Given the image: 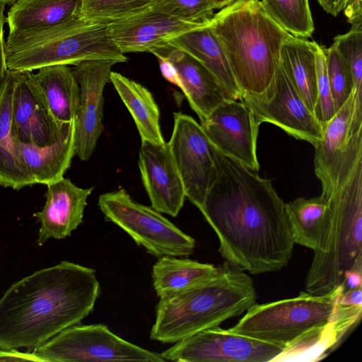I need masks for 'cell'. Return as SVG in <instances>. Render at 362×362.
I'll list each match as a JSON object with an SVG mask.
<instances>
[{
	"mask_svg": "<svg viewBox=\"0 0 362 362\" xmlns=\"http://www.w3.org/2000/svg\"><path fill=\"white\" fill-rule=\"evenodd\" d=\"M344 291L347 289L362 288V272L353 270L346 275L343 284Z\"/></svg>",
	"mask_w": 362,
	"mask_h": 362,
	"instance_id": "7bdbcfd3",
	"label": "cell"
},
{
	"mask_svg": "<svg viewBox=\"0 0 362 362\" xmlns=\"http://www.w3.org/2000/svg\"><path fill=\"white\" fill-rule=\"evenodd\" d=\"M160 50L177 68L181 90L200 121L223 102L232 100L218 79L197 60L174 47Z\"/></svg>",
	"mask_w": 362,
	"mask_h": 362,
	"instance_id": "44dd1931",
	"label": "cell"
},
{
	"mask_svg": "<svg viewBox=\"0 0 362 362\" xmlns=\"http://www.w3.org/2000/svg\"><path fill=\"white\" fill-rule=\"evenodd\" d=\"M150 9L108 24L110 35L123 53L151 52L168 47L174 38L204 25Z\"/></svg>",
	"mask_w": 362,
	"mask_h": 362,
	"instance_id": "e0dca14e",
	"label": "cell"
},
{
	"mask_svg": "<svg viewBox=\"0 0 362 362\" xmlns=\"http://www.w3.org/2000/svg\"><path fill=\"white\" fill-rule=\"evenodd\" d=\"M197 208L230 264L259 274L288 263L295 243L286 203L258 172L217 150L216 178Z\"/></svg>",
	"mask_w": 362,
	"mask_h": 362,
	"instance_id": "6da1fadb",
	"label": "cell"
},
{
	"mask_svg": "<svg viewBox=\"0 0 362 362\" xmlns=\"http://www.w3.org/2000/svg\"><path fill=\"white\" fill-rule=\"evenodd\" d=\"M362 305L337 303L332 319L286 345L273 362L320 361L337 349L359 322Z\"/></svg>",
	"mask_w": 362,
	"mask_h": 362,
	"instance_id": "ffe728a7",
	"label": "cell"
},
{
	"mask_svg": "<svg viewBox=\"0 0 362 362\" xmlns=\"http://www.w3.org/2000/svg\"><path fill=\"white\" fill-rule=\"evenodd\" d=\"M286 209L294 243L314 251L328 221V198L322 194L310 199L299 197L286 203Z\"/></svg>",
	"mask_w": 362,
	"mask_h": 362,
	"instance_id": "f546056e",
	"label": "cell"
},
{
	"mask_svg": "<svg viewBox=\"0 0 362 362\" xmlns=\"http://www.w3.org/2000/svg\"><path fill=\"white\" fill-rule=\"evenodd\" d=\"M328 79L335 111L348 100L354 87L349 69L337 50L323 47Z\"/></svg>",
	"mask_w": 362,
	"mask_h": 362,
	"instance_id": "d6a6232c",
	"label": "cell"
},
{
	"mask_svg": "<svg viewBox=\"0 0 362 362\" xmlns=\"http://www.w3.org/2000/svg\"><path fill=\"white\" fill-rule=\"evenodd\" d=\"M33 353L45 362L166 361L160 354L119 337L103 324L67 327Z\"/></svg>",
	"mask_w": 362,
	"mask_h": 362,
	"instance_id": "30bf717a",
	"label": "cell"
},
{
	"mask_svg": "<svg viewBox=\"0 0 362 362\" xmlns=\"http://www.w3.org/2000/svg\"><path fill=\"white\" fill-rule=\"evenodd\" d=\"M332 45L348 66L354 88L362 91V25L351 26L346 33L337 35Z\"/></svg>",
	"mask_w": 362,
	"mask_h": 362,
	"instance_id": "836d02e7",
	"label": "cell"
},
{
	"mask_svg": "<svg viewBox=\"0 0 362 362\" xmlns=\"http://www.w3.org/2000/svg\"><path fill=\"white\" fill-rule=\"evenodd\" d=\"M13 92V73L8 69L0 88V185L19 190L35 183L25 165L12 132Z\"/></svg>",
	"mask_w": 362,
	"mask_h": 362,
	"instance_id": "603a6c76",
	"label": "cell"
},
{
	"mask_svg": "<svg viewBox=\"0 0 362 362\" xmlns=\"http://www.w3.org/2000/svg\"><path fill=\"white\" fill-rule=\"evenodd\" d=\"M317 100L314 115L323 127L336 113L328 79L323 46L318 44L316 51Z\"/></svg>",
	"mask_w": 362,
	"mask_h": 362,
	"instance_id": "d590c367",
	"label": "cell"
},
{
	"mask_svg": "<svg viewBox=\"0 0 362 362\" xmlns=\"http://www.w3.org/2000/svg\"><path fill=\"white\" fill-rule=\"evenodd\" d=\"M81 0H16L6 19L9 33L49 28L78 16Z\"/></svg>",
	"mask_w": 362,
	"mask_h": 362,
	"instance_id": "484cf974",
	"label": "cell"
},
{
	"mask_svg": "<svg viewBox=\"0 0 362 362\" xmlns=\"http://www.w3.org/2000/svg\"><path fill=\"white\" fill-rule=\"evenodd\" d=\"M17 140V139H16ZM25 165L35 184L48 185L64 177L76 155V119L53 144H23L17 140Z\"/></svg>",
	"mask_w": 362,
	"mask_h": 362,
	"instance_id": "7402d4cb",
	"label": "cell"
},
{
	"mask_svg": "<svg viewBox=\"0 0 362 362\" xmlns=\"http://www.w3.org/2000/svg\"><path fill=\"white\" fill-rule=\"evenodd\" d=\"M337 303L348 306L362 305V288L343 291L338 297Z\"/></svg>",
	"mask_w": 362,
	"mask_h": 362,
	"instance_id": "60d3db41",
	"label": "cell"
},
{
	"mask_svg": "<svg viewBox=\"0 0 362 362\" xmlns=\"http://www.w3.org/2000/svg\"><path fill=\"white\" fill-rule=\"evenodd\" d=\"M151 9L182 21L204 23L213 17L215 8L213 0H157Z\"/></svg>",
	"mask_w": 362,
	"mask_h": 362,
	"instance_id": "e575fe53",
	"label": "cell"
},
{
	"mask_svg": "<svg viewBox=\"0 0 362 362\" xmlns=\"http://www.w3.org/2000/svg\"><path fill=\"white\" fill-rule=\"evenodd\" d=\"M173 115V130L168 143L186 198L198 207L216 178L217 149L194 119L182 112Z\"/></svg>",
	"mask_w": 362,
	"mask_h": 362,
	"instance_id": "4fadbf2b",
	"label": "cell"
},
{
	"mask_svg": "<svg viewBox=\"0 0 362 362\" xmlns=\"http://www.w3.org/2000/svg\"><path fill=\"white\" fill-rule=\"evenodd\" d=\"M98 206L107 220L124 230L150 255L187 257L194 252L195 240L152 206L136 202L122 188L102 194Z\"/></svg>",
	"mask_w": 362,
	"mask_h": 362,
	"instance_id": "9c48e42d",
	"label": "cell"
},
{
	"mask_svg": "<svg viewBox=\"0 0 362 362\" xmlns=\"http://www.w3.org/2000/svg\"><path fill=\"white\" fill-rule=\"evenodd\" d=\"M314 169L328 198L362 162V91L354 88L346 103L322 127L314 146Z\"/></svg>",
	"mask_w": 362,
	"mask_h": 362,
	"instance_id": "ba28073f",
	"label": "cell"
},
{
	"mask_svg": "<svg viewBox=\"0 0 362 362\" xmlns=\"http://www.w3.org/2000/svg\"><path fill=\"white\" fill-rule=\"evenodd\" d=\"M269 16L291 35L309 37L314 23L308 0H262Z\"/></svg>",
	"mask_w": 362,
	"mask_h": 362,
	"instance_id": "4dcf8cb0",
	"label": "cell"
},
{
	"mask_svg": "<svg viewBox=\"0 0 362 362\" xmlns=\"http://www.w3.org/2000/svg\"><path fill=\"white\" fill-rule=\"evenodd\" d=\"M218 267L187 258L164 256L152 269L153 286L157 296L165 298L188 289L213 276Z\"/></svg>",
	"mask_w": 362,
	"mask_h": 362,
	"instance_id": "f1b7e54d",
	"label": "cell"
},
{
	"mask_svg": "<svg viewBox=\"0 0 362 362\" xmlns=\"http://www.w3.org/2000/svg\"><path fill=\"white\" fill-rule=\"evenodd\" d=\"M139 167L151 206L160 213L176 217L186 195L168 143L156 144L142 141Z\"/></svg>",
	"mask_w": 362,
	"mask_h": 362,
	"instance_id": "ac0fdd59",
	"label": "cell"
},
{
	"mask_svg": "<svg viewBox=\"0 0 362 362\" xmlns=\"http://www.w3.org/2000/svg\"><path fill=\"white\" fill-rule=\"evenodd\" d=\"M110 81L130 112L141 140L160 144L165 142L160 126V112L151 93L141 84L112 71Z\"/></svg>",
	"mask_w": 362,
	"mask_h": 362,
	"instance_id": "4316f807",
	"label": "cell"
},
{
	"mask_svg": "<svg viewBox=\"0 0 362 362\" xmlns=\"http://www.w3.org/2000/svg\"><path fill=\"white\" fill-rule=\"evenodd\" d=\"M5 6L0 4V88L8 71L6 66V41L4 38V25L6 21L4 16Z\"/></svg>",
	"mask_w": 362,
	"mask_h": 362,
	"instance_id": "f35d334b",
	"label": "cell"
},
{
	"mask_svg": "<svg viewBox=\"0 0 362 362\" xmlns=\"http://www.w3.org/2000/svg\"><path fill=\"white\" fill-rule=\"evenodd\" d=\"M320 6L332 16H337L343 11L347 0H316Z\"/></svg>",
	"mask_w": 362,
	"mask_h": 362,
	"instance_id": "b9f144b4",
	"label": "cell"
},
{
	"mask_svg": "<svg viewBox=\"0 0 362 362\" xmlns=\"http://www.w3.org/2000/svg\"><path fill=\"white\" fill-rule=\"evenodd\" d=\"M12 73L11 127L14 137L23 144L40 146L54 143L69 122L59 124L52 117L32 71Z\"/></svg>",
	"mask_w": 362,
	"mask_h": 362,
	"instance_id": "2e32d148",
	"label": "cell"
},
{
	"mask_svg": "<svg viewBox=\"0 0 362 362\" xmlns=\"http://www.w3.org/2000/svg\"><path fill=\"white\" fill-rule=\"evenodd\" d=\"M209 27L222 47L243 95H259L271 84L284 42L291 35L260 0H236L214 13Z\"/></svg>",
	"mask_w": 362,
	"mask_h": 362,
	"instance_id": "3957f363",
	"label": "cell"
},
{
	"mask_svg": "<svg viewBox=\"0 0 362 362\" xmlns=\"http://www.w3.org/2000/svg\"><path fill=\"white\" fill-rule=\"evenodd\" d=\"M157 0H81L78 16L111 23L151 9Z\"/></svg>",
	"mask_w": 362,
	"mask_h": 362,
	"instance_id": "1f68e13d",
	"label": "cell"
},
{
	"mask_svg": "<svg viewBox=\"0 0 362 362\" xmlns=\"http://www.w3.org/2000/svg\"><path fill=\"white\" fill-rule=\"evenodd\" d=\"M93 187L81 188L69 179L47 185L45 203L33 216L40 223L37 243L43 245L49 239H64L71 235L83 222L87 199Z\"/></svg>",
	"mask_w": 362,
	"mask_h": 362,
	"instance_id": "d6986e66",
	"label": "cell"
},
{
	"mask_svg": "<svg viewBox=\"0 0 362 362\" xmlns=\"http://www.w3.org/2000/svg\"><path fill=\"white\" fill-rule=\"evenodd\" d=\"M283 349L216 326L175 342L160 354L177 362H273Z\"/></svg>",
	"mask_w": 362,
	"mask_h": 362,
	"instance_id": "7c38bea8",
	"label": "cell"
},
{
	"mask_svg": "<svg viewBox=\"0 0 362 362\" xmlns=\"http://www.w3.org/2000/svg\"><path fill=\"white\" fill-rule=\"evenodd\" d=\"M37 70L33 78L54 120L64 124L76 119L79 88L72 69L57 64Z\"/></svg>",
	"mask_w": 362,
	"mask_h": 362,
	"instance_id": "d4e9b609",
	"label": "cell"
},
{
	"mask_svg": "<svg viewBox=\"0 0 362 362\" xmlns=\"http://www.w3.org/2000/svg\"><path fill=\"white\" fill-rule=\"evenodd\" d=\"M205 134L222 154L258 172L257 140L260 124L242 100H226L200 121Z\"/></svg>",
	"mask_w": 362,
	"mask_h": 362,
	"instance_id": "5bb4252c",
	"label": "cell"
},
{
	"mask_svg": "<svg viewBox=\"0 0 362 362\" xmlns=\"http://www.w3.org/2000/svg\"><path fill=\"white\" fill-rule=\"evenodd\" d=\"M240 100L251 108L260 124H274L313 146L322 137V125L305 105L280 60L268 88L259 95H243Z\"/></svg>",
	"mask_w": 362,
	"mask_h": 362,
	"instance_id": "8fae6325",
	"label": "cell"
},
{
	"mask_svg": "<svg viewBox=\"0 0 362 362\" xmlns=\"http://www.w3.org/2000/svg\"><path fill=\"white\" fill-rule=\"evenodd\" d=\"M236 0H213L214 6L215 9L223 8Z\"/></svg>",
	"mask_w": 362,
	"mask_h": 362,
	"instance_id": "ee69618b",
	"label": "cell"
},
{
	"mask_svg": "<svg viewBox=\"0 0 362 362\" xmlns=\"http://www.w3.org/2000/svg\"><path fill=\"white\" fill-rule=\"evenodd\" d=\"M0 361H33L45 362L33 352L20 351L18 349L0 348Z\"/></svg>",
	"mask_w": 362,
	"mask_h": 362,
	"instance_id": "74e56055",
	"label": "cell"
},
{
	"mask_svg": "<svg viewBox=\"0 0 362 362\" xmlns=\"http://www.w3.org/2000/svg\"><path fill=\"white\" fill-rule=\"evenodd\" d=\"M328 199V221L305 279L313 295L343 286L350 271L362 272V162Z\"/></svg>",
	"mask_w": 362,
	"mask_h": 362,
	"instance_id": "8992f818",
	"label": "cell"
},
{
	"mask_svg": "<svg viewBox=\"0 0 362 362\" xmlns=\"http://www.w3.org/2000/svg\"><path fill=\"white\" fill-rule=\"evenodd\" d=\"M252 279L227 261L204 281L160 298L150 338L173 344L239 316L256 303Z\"/></svg>",
	"mask_w": 362,
	"mask_h": 362,
	"instance_id": "277c9868",
	"label": "cell"
},
{
	"mask_svg": "<svg viewBox=\"0 0 362 362\" xmlns=\"http://www.w3.org/2000/svg\"><path fill=\"white\" fill-rule=\"evenodd\" d=\"M6 54L7 69L16 71L93 59L127 61L112 40L107 23L79 16L41 30L9 33Z\"/></svg>",
	"mask_w": 362,
	"mask_h": 362,
	"instance_id": "5b68a950",
	"label": "cell"
},
{
	"mask_svg": "<svg viewBox=\"0 0 362 362\" xmlns=\"http://www.w3.org/2000/svg\"><path fill=\"white\" fill-rule=\"evenodd\" d=\"M16 0H0V4H3L4 5L9 4L11 5L13 4Z\"/></svg>",
	"mask_w": 362,
	"mask_h": 362,
	"instance_id": "f6af8a7d",
	"label": "cell"
},
{
	"mask_svg": "<svg viewBox=\"0 0 362 362\" xmlns=\"http://www.w3.org/2000/svg\"><path fill=\"white\" fill-rule=\"evenodd\" d=\"M117 63L110 59H93L79 62L72 69L79 88L75 154L81 160L90 158L102 134L103 91Z\"/></svg>",
	"mask_w": 362,
	"mask_h": 362,
	"instance_id": "9a60e30c",
	"label": "cell"
},
{
	"mask_svg": "<svg viewBox=\"0 0 362 362\" xmlns=\"http://www.w3.org/2000/svg\"><path fill=\"white\" fill-rule=\"evenodd\" d=\"M158 59L159 68L163 76L170 83L177 86L181 89L182 85L175 66L168 59V58L160 49L152 52Z\"/></svg>",
	"mask_w": 362,
	"mask_h": 362,
	"instance_id": "8d00e7d4",
	"label": "cell"
},
{
	"mask_svg": "<svg viewBox=\"0 0 362 362\" xmlns=\"http://www.w3.org/2000/svg\"><path fill=\"white\" fill-rule=\"evenodd\" d=\"M317 45L315 41L291 35L281 46L279 58L305 105L313 113L317 100Z\"/></svg>",
	"mask_w": 362,
	"mask_h": 362,
	"instance_id": "83f0119b",
	"label": "cell"
},
{
	"mask_svg": "<svg viewBox=\"0 0 362 362\" xmlns=\"http://www.w3.org/2000/svg\"><path fill=\"white\" fill-rule=\"evenodd\" d=\"M99 294L95 269L66 260L23 277L0 298V348L33 352L81 323Z\"/></svg>",
	"mask_w": 362,
	"mask_h": 362,
	"instance_id": "7a4b0ae2",
	"label": "cell"
},
{
	"mask_svg": "<svg viewBox=\"0 0 362 362\" xmlns=\"http://www.w3.org/2000/svg\"><path fill=\"white\" fill-rule=\"evenodd\" d=\"M343 286L330 293L302 291L296 297L254 304L230 332L284 348L308 330L332 317Z\"/></svg>",
	"mask_w": 362,
	"mask_h": 362,
	"instance_id": "52a82bcc",
	"label": "cell"
},
{
	"mask_svg": "<svg viewBox=\"0 0 362 362\" xmlns=\"http://www.w3.org/2000/svg\"><path fill=\"white\" fill-rule=\"evenodd\" d=\"M203 26L168 42V47L189 54L205 66L220 82L230 99H240L241 93L233 75L226 54L209 27Z\"/></svg>",
	"mask_w": 362,
	"mask_h": 362,
	"instance_id": "cb8c5ba5",
	"label": "cell"
},
{
	"mask_svg": "<svg viewBox=\"0 0 362 362\" xmlns=\"http://www.w3.org/2000/svg\"><path fill=\"white\" fill-rule=\"evenodd\" d=\"M343 11L351 26L362 25V0H347Z\"/></svg>",
	"mask_w": 362,
	"mask_h": 362,
	"instance_id": "ab89813d",
	"label": "cell"
}]
</instances>
